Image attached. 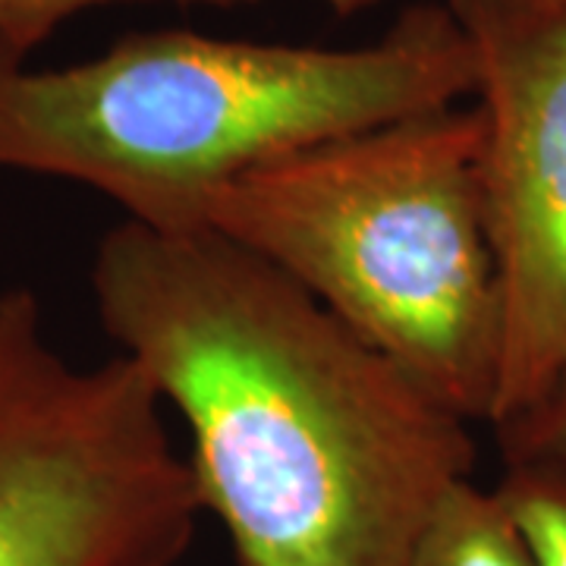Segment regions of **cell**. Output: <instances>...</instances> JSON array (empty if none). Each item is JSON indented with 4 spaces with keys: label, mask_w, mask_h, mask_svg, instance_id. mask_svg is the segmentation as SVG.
<instances>
[{
    "label": "cell",
    "mask_w": 566,
    "mask_h": 566,
    "mask_svg": "<svg viewBox=\"0 0 566 566\" xmlns=\"http://www.w3.org/2000/svg\"><path fill=\"white\" fill-rule=\"evenodd\" d=\"M202 230L274 264L460 419L491 424L501 296L479 104L259 164L208 202Z\"/></svg>",
    "instance_id": "obj_3"
},
{
    "label": "cell",
    "mask_w": 566,
    "mask_h": 566,
    "mask_svg": "<svg viewBox=\"0 0 566 566\" xmlns=\"http://www.w3.org/2000/svg\"><path fill=\"white\" fill-rule=\"evenodd\" d=\"M202 513L139 365H76L39 296L3 290L0 566H177Z\"/></svg>",
    "instance_id": "obj_4"
},
{
    "label": "cell",
    "mask_w": 566,
    "mask_h": 566,
    "mask_svg": "<svg viewBox=\"0 0 566 566\" xmlns=\"http://www.w3.org/2000/svg\"><path fill=\"white\" fill-rule=\"evenodd\" d=\"M324 10H331L334 17H359L365 10H375L387 0H315ZM504 3H516V7H566V0H504Z\"/></svg>",
    "instance_id": "obj_10"
},
{
    "label": "cell",
    "mask_w": 566,
    "mask_h": 566,
    "mask_svg": "<svg viewBox=\"0 0 566 566\" xmlns=\"http://www.w3.org/2000/svg\"><path fill=\"white\" fill-rule=\"evenodd\" d=\"M92 296L186 424L199 501L237 566H403L472 479V422L221 233L117 223Z\"/></svg>",
    "instance_id": "obj_1"
},
{
    "label": "cell",
    "mask_w": 566,
    "mask_h": 566,
    "mask_svg": "<svg viewBox=\"0 0 566 566\" xmlns=\"http://www.w3.org/2000/svg\"><path fill=\"white\" fill-rule=\"evenodd\" d=\"M504 463H566V385L523 419L494 428Z\"/></svg>",
    "instance_id": "obj_9"
},
{
    "label": "cell",
    "mask_w": 566,
    "mask_h": 566,
    "mask_svg": "<svg viewBox=\"0 0 566 566\" xmlns=\"http://www.w3.org/2000/svg\"><path fill=\"white\" fill-rule=\"evenodd\" d=\"M107 3H186L230 10L259 0H0V70L25 66L29 54L51 39L63 22Z\"/></svg>",
    "instance_id": "obj_8"
},
{
    "label": "cell",
    "mask_w": 566,
    "mask_h": 566,
    "mask_svg": "<svg viewBox=\"0 0 566 566\" xmlns=\"http://www.w3.org/2000/svg\"><path fill=\"white\" fill-rule=\"evenodd\" d=\"M444 3L479 63L482 208L501 296L494 431L566 385V7Z\"/></svg>",
    "instance_id": "obj_5"
},
{
    "label": "cell",
    "mask_w": 566,
    "mask_h": 566,
    "mask_svg": "<svg viewBox=\"0 0 566 566\" xmlns=\"http://www.w3.org/2000/svg\"><path fill=\"white\" fill-rule=\"evenodd\" d=\"M497 494L538 566H566V463H504Z\"/></svg>",
    "instance_id": "obj_7"
},
{
    "label": "cell",
    "mask_w": 566,
    "mask_h": 566,
    "mask_svg": "<svg viewBox=\"0 0 566 566\" xmlns=\"http://www.w3.org/2000/svg\"><path fill=\"white\" fill-rule=\"evenodd\" d=\"M479 63L447 3H412L356 48L136 32L70 66L0 70V167L88 186L123 221L202 230L259 164L475 98Z\"/></svg>",
    "instance_id": "obj_2"
},
{
    "label": "cell",
    "mask_w": 566,
    "mask_h": 566,
    "mask_svg": "<svg viewBox=\"0 0 566 566\" xmlns=\"http://www.w3.org/2000/svg\"><path fill=\"white\" fill-rule=\"evenodd\" d=\"M403 566H538L497 488L465 479L424 523Z\"/></svg>",
    "instance_id": "obj_6"
}]
</instances>
